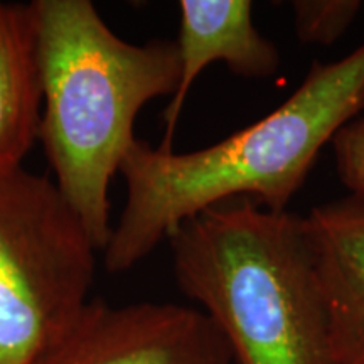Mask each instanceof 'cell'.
<instances>
[{
	"label": "cell",
	"mask_w": 364,
	"mask_h": 364,
	"mask_svg": "<svg viewBox=\"0 0 364 364\" xmlns=\"http://www.w3.org/2000/svg\"><path fill=\"white\" fill-rule=\"evenodd\" d=\"M364 112V43L339 61H314L299 88L257 124L194 152L135 140L120 166L127 203L103 263L134 268L182 223L233 199L284 213L321 150Z\"/></svg>",
	"instance_id": "obj_1"
},
{
	"label": "cell",
	"mask_w": 364,
	"mask_h": 364,
	"mask_svg": "<svg viewBox=\"0 0 364 364\" xmlns=\"http://www.w3.org/2000/svg\"><path fill=\"white\" fill-rule=\"evenodd\" d=\"M31 6L43 91L38 140L58 189L103 253L113 230L112 179L135 144L140 110L176 93L179 51L172 41L122 39L90 0Z\"/></svg>",
	"instance_id": "obj_2"
},
{
	"label": "cell",
	"mask_w": 364,
	"mask_h": 364,
	"mask_svg": "<svg viewBox=\"0 0 364 364\" xmlns=\"http://www.w3.org/2000/svg\"><path fill=\"white\" fill-rule=\"evenodd\" d=\"M167 241L181 292L215 322L235 364H336L302 218L233 199Z\"/></svg>",
	"instance_id": "obj_3"
},
{
	"label": "cell",
	"mask_w": 364,
	"mask_h": 364,
	"mask_svg": "<svg viewBox=\"0 0 364 364\" xmlns=\"http://www.w3.org/2000/svg\"><path fill=\"white\" fill-rule=\"evenodd\" d=\"M100 248L56 182L0 172V364H33L90 302Z\"/></svg>",
	"instance_id": "obj_4"
},
{
	"label": "cell",
	"mask_w": 364,
	"mask_h": 364,
	"mask_svg": "<svg viewBox=\"0 0 364 364\" xmlns=\"http://www.w3.org/2000/svg\"><path fill=\"white\" fill-rule=\"evenodd\" d=\"M33 364H235L206 314L172 302L110 306L90 300Z\"/></svg>",
	"instance_id": "obj_5"
},
{
	"label": "cell",
	"mask_w": 364,
	"mask_h": 364,
	"mask_svg": "<svg viewBox=\"0 0 364 364\" xmlns=\"http://www.w3.org/2000/svg\"><path fill=\"white\" fill-rule=\"evenodd\" d=\"M177 51L181 76L176 93L164 110L166 134L159 147L174 150L177 124L198 76L213 63L250 80H268L280 68V53L253 22L250 0H181Z\"/></svg>",
	"instance_id": "obj_6"
},
{
	"label": "cell",
	"mask_w": 364,
	"mask_h": 364,
	"mask_svg": "<svg viewBox=\"0 0 364 364\" xmlns=\"http://www.w3.org/2000/svg\"><path fill=\"white\" fill-rule=\"evenodd\" d=\"M302 223L336 364H364V196L316 206Z\"/></svg>",
	"instance_id": "obj_7"
},
{
	"label": "cell",
	"mask_w": 364,
	"mask_h": 364,
	"mask_svg": "<svg viewBox=\"0 0 364 364\" xmlns=\"http://www.w3.org/2000/svg\"><path fill=\"white\" fill-rule=\"evenodd\" d=\"M41 107L33 6L0 2V172L22 167L38 140Z\"/></svg>",
	"instance_id": "obj_8"
},
{
	"label": "cell",
	"mask_w": 364,
	"mask_h": 364,
	"mask_svg": "<svg viewBox=\"0 0 364 364\" xmlns=\"http://www.w3.org/2000/svg\"><path fill=\"white\" fill-rule=\"evenodd\" d=\"M359 0H297L292 4L295 36L304 44L331 46L356 21Z\"/></svg>",
	"instance_id": "obj_9"
},
{
	"label": "cell",
	"mask_w": 364,
	"mask_h": 364,
	"mask_svg": "<svg viewBox=\"0 0 364 364\" xmlns=\"http://www.w3.org/2000/svg\"><path fill=\"white\" fill-rule=\"evenodd\" d=\"M331 145L341 182L351 194L364 196V113L348 122Z\"/></svg>",
	"instance_id": "obj_10"
}]
</instances>
